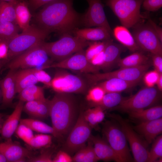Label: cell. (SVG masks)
<instances>
[{
  "mask_svg": "<svg viewBox=\"0 0 162 162\" xmlns=\"http://www.w3.org/2000/svg\"><path fill=\"white\" fill-rule=\"evenodd\" d=\"M73 4V0H54L44 5L35 16L38 26L49 33L71 34L80 21Z\"/></svg>",
  "mask_w": 162,
  "mask_h": 162,
  "instance_id": "6da1fadb",
  "label": "cell"
},
{
  "mask_svg": "<svg viewBox=\"0 0 162 162\" xmlns=\"http://www.w3.org/2000/svg\"><path fill=\"white\" fill-rule=\"evenodd\" d=\"M50 116L56 137L62 139L68 134L78 116L76 101L71 94L56 93L50 100Z\"/></svg>",
  "mask_w": 162,
  "mask_h": 162,
  "instance_id": "7a4b0ae2",
  "label": "cell"
},
{
  "mask_svg": "<svg viewBox=\"0 0 162 162\" xmlns=\"http://www.w3.org/2000/svg\"><path fill=\"white\" fill-rule=\"evenodd\" d=\"M91 42L71 34L62 35L58 40L53 42L44 41L41 45L52 60L62 61L88 46Z\"/></svg>",
  "mask_w": 162,
  "mask_h": 162,
  "instance_id": "3957f363",
  "label": "cell"
},
{
  "mask_svg": "<svg viewBox=\"0 0 162 162\" xmlns=\"http://www.w3.org/2000/svg\"><path fill=\"white\" fill-rule=\"evenodd\" d=\"M49 33L38 26L30 25L22 33L18 34L7 42L8 52L6 59H13L44 41Z\"/></svg>",
  "mask_w": 162,
  "mask_h": 162,
  "instance_id": "277c9868",
  "label": "cell"
},
{
  "mask_svg": "<svg viewBox=\"0 0 162 162\" xmlns=\"http://www.w3.org/2000/svg\"><path fill=\"white\" fill-rule=\"evenodd\" d=\"M40 43L15 57L9 63L10 69L38 68H48L52 64L47 53Z\"/></svg>",
  "mask_w": 162,
  "mask_h": 162,
  "instance_id": "5b68a950",
  "label": "cell"
},
{
  "mask_svg": "<svg viewBox=\"0 0 162 162\" xmlns=\"http://www.w3.org/2000/svg\"><path fill=\"white\" fill-rule=\"evenodd\" d=\"M143 0H105L109 7L118 19L122 26L133 27L144 18L140 9Z\"/></svg>",
  "mask_w": 162,
  "mask_h": 162,
  "instance_id": "8992f818",
  "label": "cell"
},
{
  "mask_svg": "<svg viewBox=\"0 0 162 162\" xmlns=\"http://www.w3.org/2000/svg\"><path fill=\"white\" fill-rule=\"evenodd\" d=\"M161 92L155 86H145L135 94L124 98L114 110L129 113L152 106L160 99ZM112 108V109H113Z\"/></svg>",
  "mask_w": 162,
  "mask_h": 162,
  "instance_id": "52a82bcc",
  "label": "cell"
},
{
  "mask_svg": "<svg viewBox=\"0 0 162 162\" xmlns=\"http://www.w3.org/2000/svg\"><path fill=\"white\" fill-rule=\"evenodd\" d=\"M60 69L56 72L51 82L50 87L56 93H84L88 91L89 84L86 80Z\"/></svg>",
  "mask_w": 162,
  "mask_h": 162,
  "instance_id": "ba28073f",
  "label": "cell"
},
{
  "mask_svg": "<svg viewBox=\"0 0 162 162\" xmlns=\"http://www.w3.org/2000/svg\"><path fill=\"white\" fill-rule=\"evenodd\" d=\"M109 116L119 124L130 146L134 161L136 162H148L149 151L147 143L134 130L127 120L118 114H110Z\"/></svg>",
  "mask_w": 162,
  "mask_h": 162,
  "instance_id": "9c48e42d",
  "label": "cell"
},
{
  "mask_svg": "<svg viewBox=\"0 0 162 162\" xmlns=\"http://www.w3.org/2000/svg\"><path fill=\"white\" fill-rule=\"evenodd\" d=\"M150 66L148 64L136 67L120 68L113 71L83 74L89 84L93 86L111 78H117L138 83Z\"/></svg>",
  "mask_w": 162,
  "mask_h": 162,
  "instance_id": "30bf717a",
  "label": "cell"
},
{
  "mask_svg": "<svg viewBox=\"0 0 162 162\" xmlns=\"http://www.w3.org/2000/svg\"><path fill=\"white\" fill-rule=\"evenodd\" d=\"M102 132L108 144L122 162L134 160L130 154L125 136L120 126L112 121H107L103 124Z\"/></svg>",
  "mask_w": 162,
  "mask_h": 162,
  "instance_id": "8fae6325",
  "label": "cell"
},
{
  "mask_svg": "<svg viewBox=\"0 0 162 162\" xmlns=\"http://www.w3.org/2000/svg\"><path fill=\"white\" fill-rule=\"evenodd\" d=\"M133 28L132 34L142 51L162 55V43L148 22H140Z\"/></svg>",
  "mask_w": 162,
  "mask_h": 162,
  "instance_id": "7c38bea8",
  "label": "cell"
},
{
  "mask_svg": "<svg viewBox=\"0 0 162 162\" xmlns=\"http://www.w3.org/2000/svg\"><path fill=\"white\" fill-rule=\"evenodd\" d=\"M92 128L81 112L73 127L68 135L63 146V150L72 154L85 146L92 135Z\"/></svg>",
  "mask_w": 162,
  "mask_h": 162,
  "instance_id": "4fadbf2b",
  "label": "cell"
},
{
  "mask_svg": "<svg viewBox=\"0 0 162 162\" xmlns=\"http://www.w3.org/2000/svg\"><path fill=\"white\" fill-rule=\"evenodd\" d=\"M53 68L68 69L83 74L96 73L99 72L100 70L87 60L83 49L75 53L64 60L52 64L48 68Z\"/></svg>",
  "mask_w": 162,
  "mask_h": 162,
  "instance_id": "5bb4252c",
  "label": "cell"
},
{
  "mask_svg": "<svg viewBox=\"0 0 162 162\" xmlns=\"http://www.w3.org/2000/svg\"><path fill=\"white\" fill-rule=\"evenodd\" d=\"M86 0L89 6L81 19L82 24L86 27H104L111 34L112 31L106 17L101 0Z\"/></svg>",
  "mask_w": 162,
  "mask_h": 162,
  "instance_id": "9a60e30c",
  "label": "cell"
},
{
  "mask_svg": "<svg viewBox=\"0 0 162 162\" xmlns=\"http://www.w3.org/2000/svg\"><path fill=\"white\" fill-rule=\"evenodd\" d=\"M0 152L7 161L10 162H24L32 154L28 150L13 142L11 140L0 143Z\"/></svg>",
  "mask_w": 162,
  "mask_h": 162,
  "instance_id": "2e32d148",
  "label": "cell"
},
{
  "mask_svg": "<svg viewBox=\"0 0 162 162\" xmlns=\"http://www.w3.org/2000/svg\"><path fill=\"white\" fill-rule=\"evenodd\" d=\"M133 128L148 144H150L162 133V118L140 122Z\"/></svg>",
  "mask_w": 162,
  "mask_h": 162,
  "instance_id": "e0dca14e",
  "label": "cell"
},
{
  "mask_svg": "<svg viewBox=\"0 0 162 162\" xmlns=\"http://www.w3.org/2000/svg\"><path fill=\"white\" fill-rule=\"evenodd\" d=\"M24 102L19 100L12 113L4 121L1 128L2 136L6 140H11L20 122Z\"/></svg>",
  "mask_w": 162,
  "mask_h": 162,
  "instance_id": "ac0fdd59",
  "label": "cell"
},
{
  "mask_svg": "<svg viewBox=\"0 0 162 162\" xmlns=\"http://www.w3.org/2000/svg\"><path fill=\"white\" fill-rule=\"evenodd\" d=\"M99 160L107 162L111 161L122 162L116 152L107 142L100 137L91 135L90 139Z\"/></svg>",
  "mask_w": 162,
  "mask_h": 162,
  "instance_id": "d6986e66",
  "label": "cell"
},
{
  "mask_svg": "<svg viewBox=\"0 0 162 162\" xmlns=\"http://www.w3.org/2000/svg\"><path fill=\"white\" fill-rule=\"evenodd\" d=\"M77 37L87 41H103L111 39V34L106 28L102 27L74 29L72 33Z\"/></svg>",
  "mask_w": 162,
  "mask_h": 162,
  "instance_id": "ffe728a7",
  "label": "cell"
},
{
  "mask_svg": "<svg viewBox=\"0 0 162 162\" xmlns=\"http://www.w3.org/2000/svg\"><path fill=\"white\" fill-rule=\"evenodd\" d=\"M126 48L121 44L113 43V40L109 43L104 50V62L101 70L105 71L104 72L109 71L117 64L121 54Z\"/></svg>",
  "mask_w": 162,
  "mask_h": 162,
  "instance_id": "44dd1931",
  "label": "cell"
},
{
  "mask_svg": "<svg viewBox=\"0 0 162 162\" xmlns=\"http://www.w3.org/2000/svg\"><path fill=\"white\" fill-rule=\"evenodd\" d=\"M112 33L116 39L130 51L134 52L142 51L136 43L128 28L123 26H117Z\"/></svg>",
  "mask_w": 162,
  "mask_h": 162,
  "instance_id": "7402d4cb",
  "label": "cell"
},
{
  "mask_svg": "<svg viewBox=\"0 0 162 162\" xmlns=\"http://www.w3.org/2000/svg\"><path fill=\"white\" fill-rule=\"evenodd\" d=\"M138 83L118 78H111L98 82L95 85L101 87L106 93L112 92L120 93L133 88Z\"/></svg>",
  "mask_w": 162,
  "mask_h": 162,
  "instance_id": "603a6c76",
  "label": "cell"
},
{
  "mask_svg": "<svg viewBox=\"0 0 162 162\" xmlns=\"http://www.w3.org/2000/svg\"><path fill=\"white\" fill-rule=\"evenodd\" d=\"M16 23L22 31L30 26L32 15L29 9L27 0H16L14 2Z\"/></svg>",
  "mask_w": 162,
  "mask_h": 162,
  "instance_id": "cb8c5ba5",
  "label": "cell"
},
{
  "mask_svg": "<svg viewBox=\"0 0 162 162\" xmlns=\"http://www.w3.org/2000/svg\"><path fill=\"white\" fill-rule=\"evenodd\" d=\"M38 82L31 68L16 71L15 85L16 93H19L27 87Z\"/></svg>",
  "mask_w": 162,
  "mask_h": 162,
  "instance_id": "d4e9b609",
  "label": "cell"
},
{
  "mask_svg": "<svg viewBox=\"0 0 162 162\" xmlns=\"http://www.w3.org/2000/svg\"><path fill=\"white\" fill-rule=\"evenodd\" d=\"M128 113L130 118L140 122L152 121L162 118V106L157 105Z\"/></svg>",
  "mask_w": 162,
  "mask_h": 162,
  "instance_id": "484cf974",
  "label": "cell"
},
{
  "mask_svg": "<svg viewBox=\"0 0 162 162\" xmlns=\"http://www.w3.org/2000/svg\"><path fill=\"white\" fill-rule=\"evenodd\" d=\"M148 57L142 51H139L123 58H120L117 64L120 68L134 67L148 64Z\"/></svg>",
  "mask_w": 162,
  "mask_h": 162,
  "instance_id": "4316f807",
  "label": "cell"
},
{
  "mask_svg": "<svg viewBox=\"0 0 162 162\" xmlns=\"http://www.w3.org/2000/svg\"><path fill=\"white\" fill-rule=\"evenodd\" d=\"M19 94L20 100L24 102L45 99L43 88L36 85H31L22 89Z\"/></svg>",
  "mask_w": 162,
  "mask_h": 162,
  "instance_id": "83f0119b",
  "label": "cell"
},
{
  "mask_svg": "<svg viewBox=\"0 0 162 162\" xmlns=\"http://www.w3.org/2000/svg\"><path fill=\"white\" fill-rule=\"evenodd\" d=\"M20 123L23 124L32 130L42 134H51L56 137V134L52 127L38 119L33 118L21 119Z\"/></svg>",
  "mask_w": 162,
  "mask_h": 162,
  "instance_id": "f1b7e54d",
  "label": "cell"
},
{
  "mask_svg": "<svg viewBox=\"0 0 162 162\" xmlns=\"http://www.w3.org/2000/svg\"><path fill=\"white\" fill-rule=\"evenodd\" d=\"M124 98L120 93H106L100 102L91 106L93 107L99 106L104 110L106 109H112L118 105Z\"/></svg>",
  "mask_w": 162,
  "mask_h": 162,
  "instance_id": "f546056e",
  "label": "cell"
},
{
  "mask_svg": "<svg viewBox=\"0 0 162 162\" xmlns=\"http://www.w3.org/2000/svg\"><path fill=\"white\" fill-rule=\"evenodd\" d=\"M14 2L0 1V22H12L17 24Z\"/></svg>",
  "mask_w": 162,
  "mask_h": 162,
  "instance_id": "4dcf8cb0",
  "label": "cell"
},
{
  "mask_svg": "<svg viewBox=\"0 0 162 162\" xmlns=\"http://www.w3.org/2000/svg\"><path fill=\"white\" fill-rule=\"evenodd\" d=\"M20 28L12 22H0V40L8 42L18 34Z\"/></svg>",
  "mask_w": 162,
  "mask_h": 162,
  "instance_id": "1f68e13d",
  "label": "cell"
},
{
  "mask_svg": "<svg viewBox=\"0 0 162 162\" xmlns=\"http://www.w3.org/2000/svg\"><path fill=\"white\" fill-rule=\"evenodd\" d=\"M112 40L111 38L102 41L91 42L88 48L85 51L87 60L89 62L94 56L104 50L109 43Z\"/></svg>",
  "mask_w": 162,
  "mask_h": 162,
  "instance_id": "d6a6232c",
  "label": "cell"
},
{
  "mask_svg": "<svg viewBox=\"0 0 162 162\" xmlns=\"http://www.w3.org/2000/svg\"><path fill=\"white\" fill-rule=\"evenodd\" d=\"M52 136L48 134H42L34 135L28 145L34 149H39L50 146L52 142Z\"/></svg>",
  "mask_w": 162,
  "mask_h": 162,
  "instance_id": "836d02e7",
  "label": "cell"
},
{
  "mask_svg": "<svg viewBox=\"0 0 162 162\" xmlns=\"http://www.w3.org/2000/svg\"><path fill=\"white\" fill-rule=\"evenodd\" d=\"M162 157V136H158L153 141L149 151L148 162H157Z\"/></svg>",
  "mask_w": 162,
  "mask_h": 162,
  "instance_id": "e575fe53",
  "label": "cell"
},
{
  "mask_svg": "<svg viewBox=\"0 0 162 162\" xmlns=\"http://www.w3.org/2000/svg\"><path fill=\"white\" fill-rule=\"evenodd\" d=\"M93 86L88 90L86 96L90 105L100 102L106 93L101 87L97 85Z\"/></svg>",
  "mask_w": 162,
  "mask_h": 162,
  "instance_id": "d590c367",
  "label": "cell"
},
{
  "mask_svg": "<svg viewBox=\"0 0 162 162\" xmlns=\"http://www.w3.org/2000/svg\"><path fill=\"white\" fill-rule=\"evenodd\" d=\"M15 132L20 138L28 145L34 136L32 130L21 123L18 124Z\"/></svg>",
  "mask_w": 162,
  "mask_h": 162,
  "instance_id": "8d00e7d4",
  "label": "cell"
},
{
  "mask_svg": "<svg viewBox=\"0 0 162 162\" xmlns=\"http://www.w3.org/2000/svg\"><path fill=\"white\" fill-rule=\"evenodd\" d=\"M50 100L46 98L39 100L35 118H44L50 116Z\"/></svg>",
  "mask_w": 162,
  "mask_h": 162,
  "instance_id": "74e56055",
  "label": "cell"
},
{
  "mask_svg": "<svg viewBox=\"0 0 162 162\" xmlns=\"http://www.w3.org/2000/svg\"><path fill=\"white\" fill-rule=\"evenodd\" d=\"M38 82L44 84L48 87H50L52 79L50 76L43 69L38 68H31Z\"/></svg>",
  "mask_w": 162,
  "mask_h": 162,
  "instance_id": "f35d334b",
  "label": "cell"
},
{
  "mask_svg": "<svg viewBox=\"0 0 162 162\" xmlns=\"http://www.w3.org/2000/svg\"><path fill=\"white\" fill-rule=\"evenodd\" d=\"M2 106L6 107L12 103L16 93L15 82L9 88L2 92Z\"/></svg>",
  "mask_w": 162,
  "mask_h": 162,
  "instance_id": "ab89813d",
  "label": "cell"
},
{
  "mask_svg": "<svg viewBox=\"0 0 162 162\" xmlns=\"http://www.w3.org/2000/svg\"><path fill=\"white\" fill-rule=\"evenodd\" d=\"M16 70L10 69L6 76L0 80V88L2 92L8 89L15 82Z\"/></svg>",
  "mask_w": 162,
  "mask_h": 162,
  "instance_id": "60d3db41",
  "label": "cell"
},
{
  "mask_svg": "<svg viewBox=\"0 0 162 162\" xmlns=\"http://www.w3.org/2000/svg\"><path fill=\"white\" fill-rule=\"evenodd\" d=\"M160 74L155 70L146 72L143 77L146 86H154L156 84Z\"/></svg>",
  "mask_w": 162,
  "mask_h": 162,
  "instance_id": "b9f144b4",
  "label": "cell"
},
{
  "mask_svg": "<svg viewBox=\"0 0 162 162\" xmlns=\"http://www.w3.org/2000/svg\"><path fill=\"white\" fill-rule=\"evenodd\" d=\"M142 7L147 11H156L162 7V0H143Z\"/></svg>",
  "mask_w": 162,
  "mask_h": 162,
  "instance_id": "7bdbcfd3",
  "label": "cell"
},
{
  "mask_svg": "<svg viewBox=\"0 0 162 162\" xmlns=\"http://www.w3.org/2000/svg\"><path fill=\"white\" fill-rule=\"evenodd\" d=\"M83 116L85 119L92 128H96L98 124L96 120L93 108L87 110L83 112Z\"/></svg>",
  "mask_w": 162,
  "mask_h": 162,
  "instance_id": "ee69618b",
  "label": "cell"
},
{
  "mask_svg": "<svg viewBox=\"0 0 162 162\" xmlns=\"http://www.w3.org/2000/svg\"><path fill=\"white\" fill-rule=\"evenodd\" d=\"M39 100L26 102L24 105L23 110L29 115L35 118Z\"/></svg>",
  "mask_w": 162,
  "mask_h": 162,
  "instance_id": "f6af8a7d",
  "label": "cell"
},
{
  "mask_svg": "<svg viewBox=\"0 0 162 162\" xmlns=\"http://www.w3.org/2000/svg\"><path fill=\"white\" fill-rule=\"evenodd\" d=\"M92 144L89 143L86 146V152L83 162H95L99 160Z\"/></svg>",
  "mask_w": 162,
  "mask_h": 162,
  "instance_id": "bcb514c9",
  "label": "cell"
},
{
  "mask_svg": "<svg viewBox=\"0 0 162 162\" xmlns=\"http://www.w3.org/2000/svg\"><path fill=\"white\" fill-rule=\"evenodd\" d=\"M52 154L46 151L38 156L30 158L28 160L30 162H52Z\"/></svg>",
  "mask_w": 162,
  "mask_h": 162,
  "instance_id": "7dc6e473",
  "label": "cell"
},
{
  "mask_svg": "<svg viewBox=\"0 0 162 162\" xmlns=\"http://www.w3.org/2000/svg\"><path fill=\"white\" fill-rule=\"evenodd\" d=\"M72 158L69 154L64 150L59 151L52 159V162H71Z\"/></svg>",
  "mask_w": 162,
  "mask_h": 162,
  "instance_id": "c3c4849f",
  "label": "cell"
},
{
  "mask_svg": "<svg viewBox=\"0 0 162 162\" xmlns=\"http://www.w3.org/2000/svg\"><path fill=\"white\" fill-rule=\"evenodd\" d=\"M154 70L159 74H162V55L150 54Z\"/></svg>",
  "mask_w": 162,
  "mask_h": 162,
  "instance_id": "681fc988",
  "label": "cell"
},
{
  "mask_svg": "<svg viewBox=\"0 0 162 162\" xmlns=\"http://www.w3.org/2000/svg\"><path fill=\"white\" fill-rule=\"evenodd\" d=\"M104 50L95 55L89 62L92 65L100 70H101L104 62Z\"/></svg>",
  "mask_w": 162,
  "mask_h": 162,
  "instance_id": "f907efd6",
  "label": "cell"
},
{
  "mask_svg": "<svg viewBox=\"0 0 162 162\" xmlns=\"http://www.w3.org/2000/svg\"><path fill=\"white\" fill-rule=\"evenodd\" d=\"M29 7L34 10L54 0H27Z\"/></svg>",
  "mask_w": 162,
  "mask_h": 162,
  "instance_id": "816d5d0a",
  "label": "cell"
},
{
  "mask_svg": "<svg viewBox=\"0 0 162 162\" xmlns=\"http://www.w3.org/2000/svg\"><path fill=\"white\" fill-rule=\"evenodd\" d=\"M86 152V146L82 148L77 151L72 158V161L74 162H83Z\"/></svg>",
  "mask_w": 162,
  "mask_h": 162,
  "instance_id": "f5cc1de1",
  "label": "cell"
},
{
  "mask_svg": "<svg viewBox=\"0 0 162 162\" xmlns=\"http://www.w3.org/2000/svg\"><path fill=\"white\" fill-rule=\"evenodd\" d=\"M93 108L98 123H101L105 118L104 110L99 106L94 107Z\"/></svg>",
  "mask_w": 162,
  "mask_h": 162,
  "instance_id": "db71d44e",
  "label": "cell"
},
{
  "mask_svg": "<svg viewBox=\"0 0 162 162\" xmlns=\"http://www.w3.org/2000/svg\"><path fill=\"white\" fill-rule=\"evenodd\" d=\"M8 52L7 42L0 40V60L6 59Z\"/></svg>",
  "mask_w": 162,
  "mask_h": 162,
  "instance_id": "11a10c76",
  "label": "cell"
},
{
  "mask_svg": "<svg viewBox=\"0 0 162 162\" xmlns=\"http://www.w3.org/2000/svg\"><path fill=\"white\" fill-rule=\"evenodd\" d=\"M148 22L151 26L160 41L162 43V28L157 25L151 20H148Z\"/></svg>",
  "mask_w": 162,
  "mask_h": 162,
  "instance_id": "9f6ffc18",
  "label": "cell"
},
{
  "mask_svg": "<svg viewBox=\"0 0 162 162\" xmlns=\"http://www.w3.org/2000/svg\"><path fill=\"white\" fill-rule=\"evenodd\" d=\"M156 84L157 88L160 92L162 91V74H160Z\"/></svg>",
  "mask_w": 162,
  "mask_h": 162,
  "instance_id": "6f0895ef",
  "label": "cell"
},
{
  "mask_svg": "<svg viewBox=\"0 0 162 162\" xmlns=\"http://www.w3.org/2000/svg\"><path fill=\"white\" fill-rule=\"evenodd\" d=\"M4 115L2 113H0V128H1L4 122Z\"/></svg>",
  "mask_w": 162,
  "mask_h": 162,
  "instance_id": "680465c9",
  "label": "cell"
},
{
  "mask_svg": "<svg viewBox=\"0 0 162 162\" xmlns=\"http://www.w3.org/2000/svg\"><path fill=\"white\" fill-rule=\"evenodd\" d=\"M7 162L4 156L0 152V162Z\"/></svg>",
  "mask_w": 162,
  "mask_h": 162,
  "instance_id": "91938a15",
  "label": "cell"
},
{
  "mask_svg": "<svg viewBox=\"0 0 162 162\" xmlns=\"http://www.w3.org/2000/svg\"><path fill=\"white\" fill-rule=\"evenodd\" d=\"M16 0H0L1 1H4L9 2H14Z\"/></svg>",
  "mask_w": 162,
  "mask_h": 162,
  "instance_id": "94428289",
  "label": "cell"
},
{
  "mask_svg": "<svg viewBox=\"0 0 162 162\" xmlns=\"http://www.w3.org/2000/svg\"><path fill=\"white\" fill-rule=\"evenodd\" d=\"M2 62L0 60V69L1 68V67L2 66Z\"/></svg>",
  "mask_w": 162,
  "mask_h": 162,
  "instance_id": "6125c7cd",
  "label": "cell"
},
{
  "mask_svg": "<svg viewBox=\"0 0 162 162\" xmlns=\"http://www.w3.org/2000/svg\"></svg>",
  "mask_w": 162,
  "mask_h": 162,
  "instance_id": "be15d7a7",
  "label": "cell"
},
{
  "mask_svg": "<svg viewBox=\"0 0 162 162\" xmlns=\"http://www.w3.org/2000/svg\"></svg>",
  "mask_w": 162,
  "mask_h": 162,
  "instance_id": "e7e4bbea",
  "label": "cell"
}]
</instances>
